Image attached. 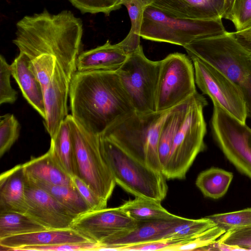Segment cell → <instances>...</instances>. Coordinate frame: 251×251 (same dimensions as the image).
<instances>
[{"label": "cell", "instance_id": "cell-1", "mask_svg": "<svg viewBox=\"0 0 251 251\" xmlns=\"http://www.w3.org/2000/svg\"><path fill=\"white\" fill-rule=\"evenodd\" d=\"M69 97L71 115L87 131L100 136L135 111L116 71H76Z\"/></svg>", "mask_w": 251, "mask_h": 251}, {"label": "cell", "instance_id": "cell-2", "mask_svg": "<svg viewBox=\"0 0 251 251\" xmlns=\"http://www.w3.org/2000/svg\"><path fill=\"white\" fill-rule=\"evenodd\" d=\"M83 31L82 21L71 11L53 14L45 9L20 20L12 42L30 60L43 54L55 56L73 76L76 71Z\"/></svg>", "mask_w": 251, "mask_h": 251}, {"label": "cell", "instance_id": "cell-3", "mask_svg": "<svg viewBox=\"0 0 251 251\" xmlns=\"http://www.w3.org/2000/svg\"><path fill=\"white\" fill-rule=\"evenodd\" d=\"M176 106L163 111H134L116 121L100 136L111 139L139 161L162 172L159 135L165 120Z\"/></svg>", "mask_w": 251, "mask_h": 251}, {"label": "cell", "instance_id": "cell-4", "mask_svg": "<svg viewBox=\"0 0 251 251\" xmlns=\"http://www.w3.org/2000/svg\"><path fill=\"white\" fill-rule=\"evenodd\" d=\"M184 48L189 56L213 66L238 87L245 101L247 116L251 119V53L228 32L195 40Z\"/></svg>", "mask_w": 251, "mask_h": 251}, {"label": "cell", "instance_id": "cell-5", "mask_svg": "<svg viewBox=\"0 0 251 251\" xmlns=\"http://www.w3.org/2000/svg\"><path fill=\"white\" fill-rule=\"evenodd\" d=\"M100 146L116 184L135 197L164 200L168 187L162 172L139 161L106 137L100 136Z\"/></svg>", "mask_w": 251, "mask_h": 251}, {"label": "cell", "instance_id": "cell-6", "mask_svg": "<svg viewBox=\"0 0 251 251\" xmlns=\"http://www.w3.org/2000/svg\"><path fill=\"white\" fill-rule=\"evenodd\" d=\"M207 104L205 98L198 92L192 97L162 170L166 179L185 178L197 156L204 150L206 124L203 109Z\"/></svg>", "mask_w": 251, "mask_h": 251}, {"label": "cell", "instance_id": "cell-7", "mask_svg": "<svg viewBox=\"0 0 251 251\" xmlns=\"http://www.w3.org/2000/svg\"><path fill=\"white\" fill-rule=\"evenodd\" d=\"M226 32L221 19L176 18L149 6L144 13L140 35L146 40L184 47L195 40L222 35Z\"/></svg>", "mask_w": 251, "mask_h": 251}, {"label": "cell", "instance_id": "cell-8", "mask_svg": "<svg viewBox=\"0 0 251 251\" xmlns=\"http://www.w3.org/2000/svg\"><path fill=\"white\" fill-rule=\"evenodd\" d=\"M77 175L102 200L107 203L116 182L102 156L100 136L89 132L70 115Z\"/></svg>", "mask_w": 251, "mask_h": 251}, {"label": "cell", "instance_id": "cell-9", "mask_svg": "<svg viewBox=\"0 0 251 251\" xmlns=\"http://www.w3.org/2000/svg\"><path fill=\"white\" fill-rule=\"evenodd\" d=\"M193 62L189 56L175 52L160 60L155 95V111L173 108L197 92Z\"/></svg>", "mask_w": 251, "mask_h": 251}, {"label": "cell", "instance_id": "cell-10", "mask_svg": "<svg viewBox=\"0 0 251 251\" xmlns=\"http://www.w3.org/2000/svg\"><path fill=\"white\" fill-rule=\"evenodd\" d=\"M159 68L160 60L147 58L140 45L116 70L135 111H155V95Z\"/></svg>", "mask_w": 251, "mask_h": 251}, {"label": "cell", "instance_id": "cell-11", "mask_svg": "<svg viewBox=\"0 0 251 251\" xmlns=\"http://www.w3.org/2000/svg\"><path fill=\"white\" fill-rule=\"evenodd\" d=\"M210 126L213 136L226 158L251 179V128L216 105Z\"/></svg>", "mask_w": 251, "mask_h": 251}, {"label": "cell", "instance_id": "cell-12", "mask_svg": "<svg viewBox=\"0 0 251 251\" xmlns=\"http://www.w3.org/2000/svg\"><path fill=\"white\" fill-rule=\"evenodd\" d=\"M189 57L194 65L196 84L202 93L209 96L213 105L246 123V105L238 87L213 66L197 57Z\"/></svg>", "mask_w": 251, "mask_h": 251}, {"label": "cell", "instance_id": "cell-13", "mask_svg": "<svg viewBox=\"0 0 251 251\" xmlns=\"http://www.w3.org/2000/svg\"><path fill=\"white\" fill-rule=\"evenodd\" d=\"M26 213L49 229L71 228L77 218L25 175Z\"/></svg>", "mask_w": 251, "mask_h": 251}, {"label": "cell", "instance_id": "cell-14", "mask_svg": "<svg viewBox=\"0 0 251 251\" xmlns=\"http://www.w3.org/2000/svg\"><path fill=\"white\" fill-rule=\"evenodd\" d=\"M137 221L130 217L120 206L90 210L77 217L71 227L100 243L111 235L133 228Z\"/></svg>", "mask_w": 251, "mask_h": 251}, {"label": "cell", "instance_id": "cell-15", "mask_svg": "<svg viewBox=\"0 0 251 251\" xmlns=\"http://www.w3.org/2000/svg\"><path fill=\"white\" fill-rule=\"evenodd\" d=\"M185 219L176 215L172 218L137 222L133 228L102 240L99 251H118L122 247L168 239L174 227Z\"/></svg>", "mask_w": 251, "mask_h": 251}, {"label": "cell", "instance_id": "cell-16", "mask_svg": "<svg viewBox=\"0 0 251 251\" xmlns=\"http://www.w3.org/2000/svg\"><path fill=\"white\" fill-rule=\"evenodd\" d=\"M226 0H153L150 6L176 18L222 19Z\"/></svg>", "mask_w": 251, "mask_h": 251}, {"label": "cell", "instance_id": "cell-17", "mask_svg": "<svg viewBox=\"0 0 251 251\" xmlns=\"http://www.w3.org/2000/svg\"><path fill=\"white\" fill-rule=\"evenodd\" d=\"M93 241L73 228L47 229L0 239L3 250L16 251L33 246H47ZM95 242V241H94Z\"/></svg>", "mask_w": 251, "mask_h": 251}, {"label": "cell", "instance_id": "cell-18", "mask_svg": "<svg viewBox=\"0 0 251 251\" xmlns=\"http://www.w3.org/2000/svg\"><path fill=\"white\" fill-rule=\"evenodd\" d=\"M12 75L28 103L40 115L46 118L44 93L41 84L31 68L30 60L20 52L11 64Z\"/></svg>", "mask_w": 251, "mask_h": 251}, {"label": "cell", "instance_id": "cell-19", "mask_svg": "<svg viewBox=\"0 0 251 251\" xmlns=\"http://www.w3.org/2000/svg\"><path fill=\"white\" fill-rule=\"evenodd\" d=\"M128 55L119 43L112 44L108 40L102 45L80 53L76 59V71H116Z\"/></svg>", "mask_w": 251, "mask_h": 251}, {"label": "cell", "instance_id": "cell-20", "mask_svg": "<svg viewBox=\"0 0 251 251\" xmlns=\"http://www.w3.org/2000/svg\"><path fill=\"white\" fill-rule=\"evenodd\" d=\"M25 174L18 164L0 176V213H26L25 196Z\"/></svg>", "mask_w": 251, "mask_h": 251}, {"label": "cell", "instance_id": "cell-21", "mask_svg": "<svg viewBox=\"0 0 251 251\" xmlns=\"http://www.w3.org/2000/svg\"><path fill=\"white\" fill-rule=\"evenodd\" d=\"M22 165L26 176L34 182L75 186L73 177L55 161L49 150L40 156L31 157Z\"/></svg>", "mask_w": 251, "mask_h": 251}, {"label": "cell", "instance_id": "cell-22", "mask_svg": "<svg viewBox=\"0 0 251 251\" xmlns=\"http://www.w3.org/2000/svg\"><path fill=\"white\" fill-rule=\"evenodd\" d=\"M58 165L69 175H77L73 140L69 120L61 123L55 136L51 139L49 149Z\"/></svg>", "mask_w": 251, "mask_h": 251}, {"label": "cell", "instance_id": "cell-23", "mask_svg": "<svg viewBox=\"0 0 251 251\" xmlns=\"http://www.w3.org/2000/svg\"><path fill=\"white\" fill-rule=\"evenodd\" d=\"M161 202L153 199L135 197L134 199L126 201L120 207L137 222L169 219L176 216L164 208Z\"/></svg>", "mask_w": 251, "mask_h": 251}, {"label": "cell", "instance_id": "cell-24", "mask_svg": "<svg viewBox=\"0 0 251 251\" xmlns=\"http://www.w3.org/2000/svg\"><path fill=\"white\" fill-rule=\"evenodd\" d=\"M233 177L230 172L212 167L200 173L196 184L205 197L218 199L226 193Z\"/></svg>", "mask_w": 251, "mask_h": 251}, {"label": "cell", "instance_id": "cell-25", "mask_svg": "<svg viewBox=\"0 0 251 251\" xmlns=\"http://www.w3.org/2000/svg\"><path fill=\"white\" fill-rule=\"evenodd\" d=\"M153 0H123L126 8L131 23L129 31L120 44L129 54L140 45V31L146 9L153 3Z\"/></svg>", "mask_w": 251, "mask_h": 251}, {"label": "cell", "instance_id": "cell-26", "mask_svg": "<svg viewBox=\"0 0 251 251\" xmlns=\"http://www.w3.org/2000/svg\"><path fill=\"white\" fill-rule=\"evenodd\" d=\"M47 229L26 213H0V239Z\"/></svg>", "mask_w": 251, "mask_h": 251}, {"label": "cell", "instance_id": "cell-27", "mask_svg": "<svg viewBox=\"0 0 251 251\" xmlns=\"http://www.w3.org/2000/svg\"><path fill=\"white\" fill-rule=\"evenodd\" d=\"M34 182L49 193L76 217L91 210L75 186L52 185L40 182Z\"/></svg>", "mask_w": 251, "mask_h": 251}, {"label": "cell", "instance_id": "cell-28", "mask_svg": "<svg viewBox=\"0 0 251 251\" xmlns=\"http://www.w3.org/2000/svg\"><path fill=\"white\" fill-rule=\"evenodd\" d=\"M226 232L251 226V207L206 216Z\"/></svg>", "mask_w": 251, "mask_h": 251}, {"label": "cell", "instance_id": "cell-29", "mask_svg": "<svg viewBox=\"0 0 251 251\" xmlns=\"http://www.w3.org/2000/svg\"><path fill=\"white\" fill-rule=\"evenodd\" d=\"M215 226L213 222L206 217L199 219L185 218L174 227L168 239L193 238Z\"/></svg>", "mask_w": 251, "mask_h": 251}, {"label": "cell", "instance_id": "cell-30", "mask_svg": "<svg viewBox=\"0 0 251 251\" xmlns=\"http://www.w3.org/2000/svg\"><path fill=\"white\" fill-rule=\"evenodd\" d=\"M20 125L14 115L6 114L0 118V156L2 157L19 138Z\"/></svg>", "mask_w": 251, "mask_h": 251}, {"label": "cell", "instance_id": "cell-31", "mask_svg": "<svg viewBox=\"0 0 251 251\" xmlns=\"http://www.w3.org/2000/svg\"><path fill=\"white\" fill-rule=\"evenodd\" d=\"M82 13H103L109 16L111 12L120 9L123 0H68Z\"/></svg>", "mask_w": 251, "mask_h": 251}, {"label": "cell", "instance_id": "cell-32", "mask_svg": "<svg viewBox=\"0 0 251 251\" xmlns=\"http://www.w3.org/2000/svg\"><path fill=\"white\" fill-rule=\"evenodd\" d=\"M30 60L31 68L40 81L44 93L53 75L56 58L51 55L43 54Z\"/></svg>", "mask_w": 251, "mask_h": 251}, {"label": "cell", "instance_id": "cell-33", "mask_svg": "<svg viewBox=\"0 0 251 251\" xmlns=\"http://www.w3.org/2000/svg\"><path fill=\"white\" fill-rule=\"evenodd\" d=\"M234 24L236 31L251 26V0H234L227 18Z\"/></svg>", "mask_w": 251, "mask_h": 251}, {"label": "cell", "instance_id": "cell-34", "mask_svg": "<svg viewBox=\"0 0 251 251\" xmlns=\"http://www.w3.org/2000/svg\"><path fill=\"white\" fill-rule=\"evenodd\" d=\"M12 75L11 65H9L5 58L0 56V104L4 103L12 104L17 99V91L11 86L10 76Z\"/></svg>", "mask_w": 251, "mask_h": 251}, {"label": "cell", "instance_id": "cell-35", "mask_svg": "<svg viewBox=\"0 0 251 251\" xmlns=\"http://www.w3.org/2000/svg\"><path fill=\"white\" fill-rule=\"evenodd\" d=\"M194 238L183 239H164L143 244L122 247L119 248L118 250L174 251L176 248L188 243Z\"/></svg>", "mask_w": 251, "mask_h": 251}, {"label": "cell", "instance_id": "cell-36", "mask_svg": "<svg viewBox=\"0 0 251 251\" xmlns=\"http://www.w3.org/2000/svg\"><path fill=\"white\" fill-rule=\"evenodd\" d=\"M101 247L100 243L88 241L53 245L28 246L20 248L16 251H99Z\"/></svg>", "mask_w": 251, "mask_h": 251}, {"label": "cell", "instance_id": "cell-37", "mask_svg": "<svg viewBox=\"0 0 251 251\" xmlns=\"http://www.w3.org/2000/svg\"><path fill=\"white\" fill-rule=\"evenodd\" d=\"M225 232L224 229L216 226L199 235L188 243L176 248L174 251H197L218 240Z\"/></svg>", "mask_w": 251, "mask_h": 251}, {"label": "cell", "instance_id": "cell-38", "mask_svg": "<svg viewBox=\"0 0 251 251\" xmlns=\"http://www.w3.org/2000/svg\"><path fill=\"white\" fill-rule=\"evenodd\" d=\"M218 240L227 245L241 248L244 251H251V226L227 231Z\"/></svg>", "mask_w": 251, "mask_h": 251}, {"label": "cell", "instance_id": "cell-39", "mask_svg": "<svg viewBox=\"0 0 251 251\" xmlns=\"http://www.w3.org/2000/svg\"><path fill=\"white\" fill-rule=\"evenodd\" d=\"M75 185L88 203L91 210L106 207L107 202L99 197L80 178L75 176L72 177Z\"/></svg>", "mask_w": 251, "mask_h": 251}, {"label": "cell", "instance_id": "cell-40", "mask_svg": "<svg viewBox=\"0 0 251 251\" xmlns=\"http://www.w3.org/2000/svg\"><path fill=\"white\" fill-rule=\"evenodd\" d=\"M229 33L239 44L251 53V26L241 31Z\"/></svg>", "mask_w": 251, "mask_h": 251}, {"label": "cell", "instance_id": "cell-41", "mask_svg": "<svg viewBox=\"0 0 251 251\" xmlns=\"http://www.w3.org/2000/svg\"><path fill=\"white\" fill-rule=\"evenodd\" d=\"M244 251L241 248L237 246H231L223 243L218 240L213 242L199 249L197 251Z\"/></svg>", "mask_w": 251, "mask_h": 251}, {"label": "cell", "instance_id": "cell-42", "mask_svg": "<svg viewBox=\"0 0 251 251\" xmlns=\"http://www.w3.org/2000/svg\"><path fill=\"white\" fill-rule=\"evenodd\" d=\"M234 0H226L222 18L227 19L231 9Z\"/></svg>", "mask_w": 251, "mask_h": 251}, {"label": "cell", "instance_id": "cell-43", "mask_svg": "<svg viewBox=\"0 0 251 251\" xmlns=\"http://www.w3.org/2000/svg\"><path fill=\"white\" fill-rule=\"evenodd\" d=\"M250 142H251V137H250Z\"/></svg>", "mask_w": 251, "mask_h": 251}]
</instances>
